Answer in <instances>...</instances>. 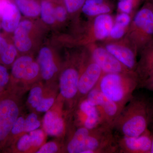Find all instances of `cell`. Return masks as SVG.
Returning <instances> with one entry per match:
<instances>
[{
    "label": "cell",
    "mask_w": 153,
    "mask_h": 153,
    "mask_svg": "<svg viewBox=\"0 0 153 153\" xmlns=\"http://www.w3.org/2000/svg\"><path fill=\"white\" fill-rule=\"evenodd\" d=\"M152 111L153 103L146 98L134 95L122 110L113 129L124 136L140 135L149 130Z\"/></svg>",
    "instance_id": "1"
},
{
    "label": "cell",
    "mask_w": 153,
    "mask_h": 153,
    "mask_svg": "<svg viewBox=\"0 0 153 153\" xmlns=\"http://www.w3.org/2000/svg\"><path fill=\"white\" fill-rule=\"evenodd\" d=\"M140 83L136 71L103 73L96 87L107 98L123 109L139 87Z\"/></svg>",
    "instance_id": "2"
},
{
    "label": "cell",
    "mask_w": 153,
    "mask_h": 153,
    "mask_svg": "<svg viewBox=\"0 0 153 153\" xmlns=\"http://www.w3.org/2000/svg\"><path fill=\"white\" fill-rule=\"evenodd\" d=\"M153 4L149 2L135 15L128 37L134 50L140 53L153 40Z\"/></svg>",
    "instance_id": "3"
},
{
    "label": "cell",
    "mask_w": 153,
    "mask_h": 153,
    "mask_svg": "<svg viewBox=\"0 0 153 153\" xmlns=\"http://www.w3.org/2000/svg\"><path fill=\"white\" fill-rule=\"evenodd\" d=\"M112 128L102 125L91 129L81 153H119L116 135Z\"/></svg>",
    "instance_id": "4"
},
{
    "label": "cell",
    "mask_w": 153,
    "mask_h": 153,
    "mask_svg": "<svg viewBox=\"0 0 153 153\" xmlns=\"http://www.w3.org/2000/svg\"><path fill=\"white\" fill-rule=\"evenodd\" d=\"M85 98L98 108L105 124L113 128L114 124L122 109L105 96L97 87L92 89Z\"/></svg>",
    "instance_id": "5"
},
{
    "label": "cell",
    "mask_w": 153,
    "mask_h": 153,
    "mask_svg": "<svg viewBox=\"0 0 153 153\" xmlns=\"http://www.w3.org/2000/svg\"><path fill=\"white\" fill-rule=\"evenodd\" d=\"M119 153H149L152 144L151 131L136 137L116 136Z\"/></svg>",
    "instance_id": "6"
},
{
    "label": "cell",
    "mask_w": 153,
    "mask_h": 153,
    "mask_svg": "<svg viewBox=\"0 0 153 153\" xmlns=\"http://www.w3.org/2000/svg\"><path fill=\"white\" fill-rule=\"evenodd\" d=\"M91 58L100 67L103 73L133 71L123 65L105 48L95 47L91 52Z\"/></svg>",
    "instance_id": "7"
},
{
    "label": "cell",
    "mask_w": 153,
    "mask_h": 153,
    "mask_svg": "<svg viewBox=\"0 0 153 153\" xmlns=\"http://www.w3.org/2000/svg\"><path fill=\"white\" fill-rule=\"evenodd\" d=\"M102 74L101 68L91 58V61L79 76L77 95L85 98L96 87Z\"/></svg>",
    "instance_id": "8"
},
{
    "label": "cell",
    "mask_w": 153,
    "mask_h": 153,
    "mask_svg": "<svg viewBox=\"0 0 153 153\" xmlns=\"http://www.w3.org/2000/svg\"><path fill=\"white\" fill-rule=\"evenodd\" d=\"M105 48L128 69L136 71L137 64V52L133 48L114 43L107 44Z\"/></svg>",
    "instance_id": "9"
},
{
    "label": "cell",
    "mask_w": 153,
    "mask_h": 153,
    "mask_svg": "<svg viewBox=\"0 0 153 153\" xmlns=\"http://www.w3.org/2000/svg\"><path fill=\"white\" fill-rule=\"evenodd\" d=\"M79 74L75 68H68L60 76V90L63 98L71 100L75 98L78 93Z\"/></svg>",
    "instance_id": "10"
},
{
    "label": "cell",
    "mask_w": 153,
    "mask_h": 153,
    "mask_svg": "<svg viewBox=\"0 0 153 153\" xmlns=\"http://www.w3.org/2000/svg\"><path fill=\"white\" fill-rule=\"evenodd\" d=\"M21 15L16 4L10 0H0L1 26L6 32H14L20 22Z\"/></svg>",
    "instance_id": "11"
},
{
    "label": "cell",
    "mask_w": 153,
    "mask_h": 153,
    "mask_svg": "<svg viewBox=\"0 0 153 153\" xmlns=\"http://www.w3.org/2000/svg\"><path fill=\"white\" fill-rule=\"evenodd\" d=\"M79 108L83 117L82 127L93 129L102 125H105L98 108L88 101L85 97L80 102Z\"/></svg>",
    "instance_id": "12"
},
{
    "label": "cell",
    "mask_w": 153,
    "mask_h": 153,
    "mask_svg": "<svg viewBox=\"0 0 153 153\" xmlns=\"http://www.w3.org/2000/svg\"><path fill=\"white\" fill-rule=\"evenodd\" d=\"M136 72L140 82L153 72V40L140 52Z\"/></svg>",
    "instance_id": "13"
},
{
    "label": "cell",
    "mask_w": 153,
    "mask_h": 153,
    "mask_svg": "<svg viewBox=\"0 0 153 153\" xmlns=\"http://www.w3.org/2000/svg\"><path fill=\"white\" fill-rule=\"evenodd\" d=\"M32 26L30 21H23L19 23L14 31L15 47L21 52L27 51L32 47V42L28 36Z\"/></svg>",
    "instance_id": "14"
},
{
    "label": "cell",
    "mask_w": 153,
    "mask_h": 153,
    "mask_svg": "<svg viewBox=\"0 0 153 153\" xmlns=\"http://www.w3.org/2000/svg\"><path fill=\"white\" fill-rule=\"evenodd\" d=\"M113 25L112 17L109 14H102L96 16L93 24L95 40L100 41L108 38Z\"/></svg>",
    "instance_id": "15"
},
{
    "label": "cell",
    "mask_w": 153,
    "mask_h": 153,
    "mask_svg": "<svg viewBox=\"0 0 153 153\" xmlns=\"http://www.w3.org/2000/svg\"><path fill=\"white\" fill-rule=\"evenodd\" d=\"M43 127L47 134L57 136L63 133L65 125L63 119L57 113L48 111L44 115Z\"/></svg>",
    "instance_id": "16"
},
{
    "label": "cell",
    "mask_w": 153,
    "mask_h": 153,
    "mask_svg": "<svg viewBox=\"0 0 153 153\" xmlns=\"http://www.w3.org/2000/svg\"><path fill=\"white\" fill-rule=\"evenodd\" d=\"M38 63L42 77L46 80L51 79L57 68L53 60L51 51L49 48L44 47L39 52Z\"/></svg>",
    "instance_id": "17"
},
{
    "label": "cell",
    "mask_w": 153,
    "mask_h": 153,
    "mask_svg": "<svg viewBox=\"0 0 153 153\" xmlns=\"http://www.w3.org/2000/svg\"><path fill=\"white\" fill-rule=\"evenodd\" d=\"M91 129L80 127L74 132L68 143L66 150L69 153H81L85 140Z\"/></svg>",
    "instance_id": "18"
},
{
    "label": "cell",
    "mask_w": 153,
    "mask_h": 153,
    "mask_svg": "<svg viewBox=\"0 0 153 153\" xmlns=\"http://www.w3.org/2000/svg\"><path fill=\"white\" fill-rule=\"evenodd\" d=\"M19 107L13 100H0V120H16L19 117Z\"/></svg>",
    "instance_id": "19"
},
{
    "label": "cell",
    "mask_w": 153,
    "mask_h": 153,
    "mask_svg": "<svg viewBox=\"0 0 153 153\" xmlns=\"http://www.w3.org/2000/svg\"><path fill=\"white\" fill-rule=\"evenodd\" d=\"M83 13L89 16H97L99 15L108 14L112 10V5L108 0L97 4L84 3L82 8Z\"/></svg>",
    "instance_id": "20"
},
{
    "label": "cell",
    "mask_w": 153,
    "mask_h": 153,
    "mask_svg": "<svg viewBox=\"0 0 153 153\" xmlns=\"http://www.w3.org/2000/svg\"><path fill=\"white\" fill-rule=\"evenodd\" d=\"M14 1L19 10L27 16H37L41 12V6L36 0Z\"/></svg>",
    "instance_id": "21"
},
{
    "label": "cell",
    "mask_w": 153,
    "mask_h": 153,
    "mask_svg": "<svg viewBox=\"0 0 153 153\" xmlns=\"http://www.w3.org/2000/svg\"><path fill=\"white\" fill-rule=\"evenodd\" d=\"M33 62V59L29 56L19 57L14 62L12 68V74L17 79H23L28 66Z\"/></svg>",
    "instance_id": "22"
},
{
    "label": "cell",
    "mask_w": 153,
    "mask_h": 153,
    "mask_svg": "<svg viewBox=\"0 0 153 153\" xmlns=\"http://www.w3.org/2000/svg\"><path fill=\"white\" fill-rule=\"evenodd\" d=\"M41 13L43 21L47 24H53L55 19V9L49 0H43L41 4Z\"/></svg>",
    "instance_id": "23"
},
{
    "label": "cell",
    "mask_w": 153,
    "mask_h": 153,
    "mask_svg": "<svg viewBox=\"0 0 153 153\" xmlns=\"http://www.w3.org/2000/svg\"><path fill=\"white\" fill-rule=\"evenodd\" d=\"M15 46L8 44L7 48L0 53L1 60L6 65H10L13 62L17 55L16 49Z\"/></svg>",
    "instance_id": "24"
},
{
    "label": "cell",
    "mask_w": 153,
    "mask_h": 153,
    "mask_svg": "<svg viewBox=\"0 0 153 153\" xmlns=\"http://www.w3.org/2000/svg\"><path fill=\"white\" fill-rule=\"evenodd\" d=\"M43 99L42 89L41 87L36 86L30 91L28 101L33 108H36Z\"/></svg>",
    "instance_id": "25"
},
{
    "label": "cell",
    "mask_w": 153,
    "mask_h": 153,
    "mask_svg": "<svg viewBox=\"0 0 153 153\" xmlns=\"http://www.w3.org/2000/svg\"><path fill=\"white\" fill-rule=\"evenodd\" d=\"M41 123L38 120L37 115L34 113L30 114L25 120V132H30L40 127Z\"/></svg>",
    "instance_id": "26"
},
{
    "label": "cell",
    "mask_w": 153,
    "mask_h": 153,
    "mask_svg": "<svg viewBox=\"0 0 153 153\" xmlns=\"http://www.w3.org/2000/svg\"><path fill=\"white\" fill-rule=\"evenodd\" d=\"M85 0H63L66 10L70 13H75L82 8Z\"/></svg>",
    "instance_id": "27"
},
{
    "label": "cell",
    "mask_w": 153,
    "mask_h": 153,
    "mask_svg": "<svg viewBox=\"0 0 153 153\" xmlns=\"http://www.w3.org/2000/svg\"><path fill=\"white\" fill-rule=\"evenodd\" d=\"M29 135L33 146L36 147L40 146L44 142V134L42 130L37 129L30 132Z\"/></svg>",
    "instance_id": "28"
},
{
    "label": "cell",
    "mask_w": 153,
    "mask_h": 153,
    "mask_svg": "<svg viewBox=\"0 0 153 153\" xmlns=\"http://www.w3.org/2000/svg\"><path fill=\"white\" fill-rule=\"evenodd\" d=\"M138 5L130 1H119L117 3V8L121 13L126 14L131 13L134 9Z\"/></svg>",
    "instance_id": "29"
},
{
    "label": "cell",
    "mask_w": 153,
    "mask_h": 153,
    "mask_svg": "<svg viewBox=\"0 0 153 153\" xmlns=\"http://www.w3.org/2000/svg\"><path fill=\"white\" fill-rule=\"evenodd\" d=\"M126 28L122 25L115 23L111 31L109 37L114 40L120 39L124 36Z\"/></svg>",
    "instance_id": "30"
},
{
    "label": "cell",
    "mask_w": 153,
    "mask_h": 153,
    "mask_svg": "<svg viewBox=\"0 0 153 153\" xmlns=\"http://www.w3.org/2000/svg\"><path fill=\"white\" fill-rule=\"evenodd\" d=\"M39 71V65L35 62H32L28 66L23 79L27 80L34 79L38 75Z\"/></svg>",
    "instance_id": "31"
},
{
    "label": "cell",
    "mask_w": 153,
    "mask_h": 153,
    "mask_svg": "<svg viewBox=\"0 0 153 153\" xmlns=\"http://www.w3.org/2000/svg\"><path fill=\"white\" fill-rule=\"evenodd\" d=\"M32 146L30 135L27 134L22 136L19 139L17 144V149L21 152L27 150Z\"/></svg>",
    "instance_id": "32"
},
{
    "label": "cell",
    "mask_w": 153,
    "mask_h": 153,
    "mask_svg": "<svg viewBox=\"0 0 153 153\" xmlns=\"http://www.w3.org/2000/svg\"><path fill=\"white\" fill-rule=\"evenodd\" d=\"M25 119L22 117H18L13 125L10 133L14 135H16L25 131Z\"/></svg>",
    "instance_id": "33"
},
{
    "label": "cell",
    "mask_w": 153,
    "mask_h": 153,
    "mask_svg": "<svg viewBox=\"0 0 153 153\" xmlns=\"http://www.w3.org/2000/svg\"><path fill=\"white\" fill-rule=\"evenodd\" d=\"M54 101L53 98H43L36 109L39 112H47L53 105Z\"/></svg>",
    "instance_id": "34"
},
{
    "label": "cell",
    "mask_w": 153,
    "mask_h": 153,
    "mask_svg": "<svg viewBox=\"0 0 153 153\" xmlns=\"http://www.w3.org/2000/svg\"><path fill=\"white\" fill-rule=\"evenodd\" d=\"M131 22V18L128 14L121 13L118 14L115 19V23L122 25L125 27L127 28Z\"/></svg>",
    "instance_id": "35"
},
{
    "label": "cell",
    "mask_w": 153,
    "mask_h": 153,
    "mask_svg": "<svg viewBox=\"0 0 153 153\" xmlns=\"http://www.w3.org/2000/svg\"><path fill=\"white\" fill-rule=\"evenodd\" d=\"M58 150L57 145L54 142H49L43 145L36 153H54Z\"/></svg>",
    "instance_id": "36"
},
{
    "label": "cell",
    "mask_w": 153,
    "mask_h": 153,
    "mask_svg": "<svg viewBox=\"0 0 153 153\" xmlns=\"http://www.w3.org/2000/svg\"><path fill=\"white\" fill-rule=\"evenodd\" d=\"M10 76L7 68L0 65V88L4 87L8 84Z\"/></svg>",
    "instance_id": "37"
},
{
    "label": "cell",
    "mask_w": 153,
    "mask_h": 153,
    "mask_svg": "<svg viewBox=\"0 0 153 153\" xmlns=\"http://www.w3.org/2000/svg\"><path fill=\"white\" fill-rule=\"evenodd\" d=\"M55 19L59 22H63L66 20L67 16V10L65 7L58 6L55 9Z\"/></svg>",
    "instance_id": "38"
},
{
    "label": "cell",
    "mask_w": 153,
    "mask_h": 153,
    "mask_svg": "<svg viewBox=\"0 0 153 153\" xmlns=\"http://www.w3.org/2000/svg\"><path fill=\"white\" fill-rule=\"evenodd\" d=\"M139 87L153 92V72L140 82Z\"/></svg>",
    "instance_id": "39"
},
{
    "label": "cell",
    "mask_w": 153,
    "mask_h": 153,
    "mask_svg": "<svg viewBox=\"0 0 153 153\" xmlns=\"http://www.w3.org/2000/svg\"><path fill=\"white\" fill-rule=\"evenodd\" d=\"M8 45V44L7 43L6 40L4 38L0 37V53L4 50Z\"/></svg>",
    "instance_id": "40"
},
{
    "label": "cell",
    "mask_w": 153,
    "mask_h": 153,
    "mask_svg": "<svg viewBox=\"0 0 153 153\" xmlns=\"http://www.w3.org/2000/svg\"><path fill=\"white\" fill-rule=\"evenodd\" d=\"M151 135H152V144H151V149L149 153H153V129L152 131L151 132Z\"/></svg>",
    "instance_id": "41"
},
{
    "label": "cell",
    "mask_w": 153,
    "mask_h": 153,
    "mask_svg": "<svg viewBox=\"0 0 153 153\" xmlns=\"http://www.w3.org/2000/svg\"><path fill=\"white\" fill-rule=\"evenodd\" d=\"M151 124L152 125V128L153 129V111H152V120H151Z\"/></svg>",
    "instance_id": "42"
},
{
    "label": "cell",
    "mask_w": 153,
    "mask_h": 153,
    "mask_svg": "<svg viewBox=\"0 0 153 153\" xmlns=\"http://www.w3.org/2000/svg\"><path fill=\"white\" fill-rule=\"evenodd\" d=\"M149 1L150 2H151V3H152V4H153V0H148V1Z\"/></svg>",
    "instance_id": "43"
},
{
    "label": "cell",
    "mask_w": 153,
    "mask_h": 153,
    "mask_svg": "<svg viewBox=\"0 0 153 153\" xmlns=\"http://www.w3.org/2000/svg\"></svg>",
    "instance_id": "44"
},
{
    "label": "cell",
    "mask_w": 153,
    "mask_h": 153,
    "mask_svg": "<svg viewBox=\"0 0 153 153\" xmlns=\"http://www.w3.org/2000/svg\"><path fill=\"white\" fill-rule=\"evenodd\" d=\"M146 1H148V0H146Z\"/></svg>",
    "instance_id": "45"
},
{
    "label": "cell",
    "mask_w": 153,
    "mask_h": 153,
    "mask_svg": "<svg viewBox=\"0 0 153 153\" xmlns=\"http://www.w3.org/2000/svg\"></svg>",
    "instance_id": "46"
}]
</instances>
